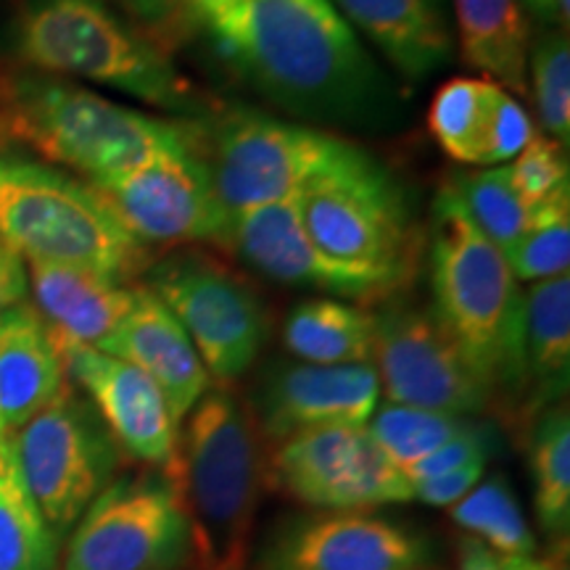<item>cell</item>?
Instances as JSON below:
<instances>
[{
    "label": "cell",
    "instance_id": "e0dca14e",
    "mask_svg": "<svg viewBox=\"0 0 570 570\" xmlns=\"http://www.w3.org/2000/svg\"><path fill=\"white\" fill-rule=\"evenodd\" d=\"M59 344L67 377L88 394L111 439L132 460L169 473L177 458V425L159 386L130 362L96 346Z\"/></svg>",
    "mask_w": 570,
    "mask_h": 570
},
{
    "label": "cell",
    "instance_id": "5b68a950",
    "mask_svg": "<svg viewBox=\"0 0 570 570\" xmlns=\"http://www.w3.org/2000/svg\"><path fill=\"white\" fill-rule=\"evenodd\" d=\"M0 240L24 262L80 267L130 283L151 267L106 198L53 164L0 151Z\"/></svg>",
    "mask_w": 570,
    "mask_h": 570
},
{
    "label": "cell",
    "instance_id": "2e32d148",
    "mask_svg": "<svg viewBox=\"0 0 570 570\" xmlns=\"http://www.w3.org/2000/svg\"><path fill=\"white\" fill-rule=\"evenodd\" d=\"M219 246L269 281L323 291L344 302L373 304L394 294L375 277L354 273L320 252L302 223L296 198L230 217Z\"/></svg>",
    "mask_w": 570,
    "mask_h": 570
},
{
    "label": "cell",
    "instance_id": "4dcf8cb0",
    "mask_svg": "<svg viewBox=\"0 0 570 570\" xmlns=\"http://www.w3.org/2000/svg\"><path fill=\"white\" fill-rule=\"evenodd\" d=\"M473 425L470 417L444 415V412L404 407V404H383L367 420V433L386 458L407 470L439 446L449 444Z\"/></svg>",
    "mask_w": 570,
    "mask_h": 570
},
{
    "label": "cell",
    "instance_id": "ab89813d",
    "mask_svg": "<svg viewBox=\"0 0 570 570\" xmlns=\"http://www.w3.org/2000/svg\"><path fill=\"white\" fill-rule=\"evenodd\" d=\"M502 558V554H499ZM508 570H568L560 558H537V554H525V558H502Z\"/></svg>",
    "mask_w": 570,
    "mask_h": 570
},
{
    "label": "cell",
    "instance_id": "d6986e66",
    "mask_svg": "<svg viewBox=\"0 0 570 570\" xmlns=\"http://www.w3.org/2000/svg\"><path fill=\"white\" fill-rule=\"evenodd\" d=\"M428 127L454 161L473 167H502L537 138L515 96L487 77H454L441 85Z\"/></svg>",
    "mask_w": 570,
    "mask_h": 570
},
{
    "label": "cell",
    "instance_id": "ac0fdd59",
    "mask_svg": "<svg viewBox=\"0 0 570 570\" xmlns=\"http://www.w3.org/2000/svg\"><path fill=\"white\" fill-rule=\"evenodd\" d=\"M381 383L370 362L362 365H277L256 394V425L283 441L327 425H367L377 410Z\"/></svg>",
    "mask_w": 570,
    "mask_h": 570
},
{
    "label": "cell",
    "instance_id": "d6a6232c",
    "mask_svg": "<svg viewBox=\"0 0 570 570\" xmlns=\"http://www.w3.org/2000/svg\"><path fill=\"white\" fill-rule=\"evenodd\" d=\"M529 80L539 122L558 146L568 148L570 138V46L562 27L541 32L529 48Z\"/></svg>",
    "mask_w": 570,
    "mask_h": 570
},
{
    "label": "cell",
    "instance_id": "9a60e30c",
    "mask_svg": "<svg viewBox=\"0 0 570 570\" xmlns=\"http://www.w3.org/2000/svg\"><path fill=\"white\" fill-rule=\"evenodd\" d=\"M431 544L420 533L370 512L285 520L269 533L254 570H428Z\"/></svg>",
    "mask_w": 570,
    "mask_h": 570
},
{
    "label": "cell",
    "instance_id": "7c38bea8",
    "mask_svg": "<svg viewBox=\"0 0 570 570\" xmlns=\"http://www.w3.org/2000/svg\"><path fill=\"white\" fill-rule=\"evenodd\" d=\"M269 481L315 510L367 512L410 502L412 483L370 439L365 425H327L277 441Z\"/></svg>",
    "mask_w": 570,
    "mask_h": 570
},
{
    "label": "cell",
    "instance_id": "8fae6325",
    "mask_svg": "<svg viewBox=\"0 0 570 570\" xmlns=\"http://www.w3.org/2000/svg\"><path fill=\"white\" fill-rule=\"evenodd\" d=\"M151 294L194 341L219 383L244 377L267 338V312L238 275L204 254H175L148 267Z\"/></svg>",
    "mask_w": 570,
    "mask_h": 570
},
{
    "label": "cell",
    "instance_id": "f546056e",
    "mask_svg": "<svg viewBox=\"0 0 570 570\" xmlns=\"http://www.w3.org/2000/svg\"><path fill=\"white\" fill-rule=\"evenodd\" d=\"M449 188L458 196L460 206L473 219V225L502 254L510 252V246L531 223L533 206H525L518 190L512 188L508 164L487 167L481 173L454 175Z\"/></svg>",
    "mask_w": 570,
    "mask_h": 570
},
{
    "label": "cell",
    "instance_id": "ffe728a7",
    "mask_svg": "<svg viewBox=\"0 0 570 570\" xmlns=\"http://www.w3.org/2000/svg\"><path fill=\"white\" fill-rule=\"evenodd\" d=\"M96 348L130 362L132 367L151 377L167 399V407L177 425L212 389V375L204 367L194 341L146 285L135 294L130 315Z\"/></svg>",
    "mask_w": 570,
    "mask_h": 570
},
{
    "label": "cell",
    "instance_id": "60d3db41",
    "mask_svg": "<svg viewBox=\"0 0 570 570\" xmlns=\"http://www.w3.org/2000/svg\"><path fill=\"white\" fill-rule=\"evenodd\" d=\"M520 3L529 6V11L541 21V24H547V27H560L558 3H554V0H520ZM566 32H568V30H566Z\"/></svg>",
    "mask_w": 570,
    "mask_h": 570
},
{
    "label": "cell",
    "instance_id": "ba28073f",
    "mask_svg": "<svg viewBox=\"0 0 570 570\" xmlns=\"http://www.w3.org/2000/svg\"><path fill=\"white\" fill-rule=\"evenodd\" d=\"M9 439L21 479L59 539L114 481L122 454L92 404L69 383Z\"/></svg>",
    "mask_w": 570,
    "mask_h": 570
},
{
    "label": "cell",
    "instance_id": "52a82bcc",
    "mask_svg": "<svg viewBox=\"0 0 570 570\" xmlns=\"http://www.w3.org/2000/svg\"><path fill=\"white\" fill-rule=\"evenodd\" d=\"M302 223L333 262L396 291L410 281L417 225L394 175L365 148L336 138L296 196Z\"/></svg>",
    "mask_w": 570,
    "mask_h": 570
},
{
    "label": "cell",
    "instance_id": "f1b7e54d",
    "mask_svg": "<svg viewBox=\"0 0 570 570\" xmlns=\"http://www.w3.org/2000/svg\"><path fill=\"white\" fill-rule=\"evenodd\" d=\"M449 515L460 529H465L470 537L502 558L537 554V539L504 475L481 479L465 499L449 508Z\"/></svg>",
    "mask_w": 570,
    "mask_h": 570
},
{
    "label": "cell",
    "instance_id": "f35d334b",
    "mask_svg": "<svg viewBox=\"0 0 570 570\" xmlns=\"http://www.w3.org/2000/svg\"><path fill=\"white\" fill-rule=\"evenodd\" d=\"M460 570H508L502 558L491 552L479 539L465 537L460 541Z\"/></svg>",
    "mask_w": 570,
    "mask_h": 570
},
{
    "label": "cell",
    "instance_id": "7bdbcfd3",
    "mask_svg": "<svg viewBox=\"0 0 570 570\" xmlns=\"http://www.w3.org/2000/svg\"><path fill=\"white\" fill-rule=\"evenodd\" d=\"M431 3H433V6H436V9H439V6H441V0H431Z\"/></svg>",
    "mask_w": 570,
    "mask_h": 570
},
{
    "label": "cell",
    "instance_id": "8d00e7d4",
    "mask_svg": "<svg viewBox=\"0 0 570 570\" xmlns=\"http://www.w3.org/2000/svg\"><path fill=\"white\" fill-rule=\"evenodd\" d=\"M483 473H487V462H470L465 468L449 470L439 479L412 487V499L431 504V508H454L460 499H465L470 491L479 487Z\"/></svg>",
    "mask_w": 570,
    "mask_h": 570
},
{
    "label": "cell",
    "instance_id": "7a4b0ae2",
    "mask_svg": "<svg viewBox=\"0 0 570 570\" xmlns=\"http://www.w3.org/2000/svg\"><path fill=\"white\" fill-rule=\"evenodd\" d=\"M194 140V122L156 119L63 77L0 69V151L27 146L85 183L127 175Z\"/></svg>",
    "mask_w": 570,
    "mask_h": 570
},
{
    "label": "cell",
    "instance_id": "9c48e42d",
    "mask_svg": "<svg viewBox=\"0 0 570 570\" xmlns=\"http://www.w3.org/2000/svg\"><path fill=\"white\" fill-rule=\"evenodd\" d=\"M194 544L167 473L111 481L71 525L59 570H183Z\"/></svg>",
    "mask_w": 570,
    "mask_h": 570
},
{
    "label": "cell",
    "instance_id": "30bf717a",
    "mask_svg": "<svg viewBox=\"0 0 570 570\" xmlns=\"http://www.w3.org/2000/svg\"><path fill=\"white\" fill-rule=\"evenodd\" d=\"M336 135L233 109L198 132V154L227 219L262 206L294 202L331 154Z\"/></svg>",
    "mask_w": 570,
    "mask_h": 570
},
{
    "label": "cell",
    "instance_id": "b9f144b4",
    "mask_svg": "<svg viewBox=\"0 0 570 570\" xmlns=\"http://www.w3.org/2000/svg\"><path fill=\"white\" fill-rule=\"evenodd\" d=\"M235 3H240V0H188V6H190V11H194V17L202 19V21L214 17V13L230 9V6H235Z\"/></svg>",
    "mask_w": 570,
    "mask_h": 570
},
{
    "label": "cell",
    "instance_id": "277c9868",
    "mask_svg": "<svg viewBox=\"0 0 570 570\" xmlns=\"http://www.w3.org/2000/svg\"><path fill=\"white\" fill-rule=\"evenodd\" d=\"M433 315L452 333L491 396H523V291L444 185L431 223Z\"/></svg>",
    "mask_w": 570,
    "mask_h": 570
},
{
    "label": "cell",
    "instance_id": "7402d4cb",
    "mask_svg": "<svg viewBox=\"0 0 570 570\" xmlns=\"http://www.w3.org/2000/svg\"><path fill=\"white\" fill-rule=\"evenodd\" d=\"M53 333L30 304L0 312V436H11L67 386Z\"/></svg>",
    "mask_w": 570,
    "mask_h": 570
},
{
    "label": "cell",
    "instance_id": "3957f363",
    "mask_svg": "<svg viewBox=\"0 0 570 570\" xmlns=\"http://www.w3.org/2000/svg\"><path fill=\"white\" fill-rule=\"evenodd\" d=\"M169 470L190 529L196 570H246L267 465L244 399L209 389L183 420Z\"/></svg>",
    "mask_w": 570,
    "mask_h": 570
},
{
    "label": "cell",
    "instance_id": "484cf974",
    "mask_svg": "<svg viewBox=\"0 0 570 570\" xmlns=\"http://www.w3.org/2000/svg\"><path fill=\"white\" fill-rule=\"evenodd\" d=\"M283 344L306 365H362L373 360L375 315L341 298H309L285 320Z\"/></svg>",
    "mask_w": 570,
    "mask_h": 570
},
{
    "label": "cell",
    "instance_id": "8992f818",
    "mask_svg": "<svg viewBox=\"0 0 570 570\" xmlns=\"http://www.w3.org/2000/svg\"><path fill=\"white\" fill-rule=\"evenodd\" d=\"M17 53L27 69L106 85L159 109L185 114L196 106L169 51L109 0H21Z\"/></svg>",
    "mask_w": 570,
    "mask_h": 570
},
{
    "label": "cell",
    "instance_id": "4316f807",
    "mask_svg": "<svg viewBox=\"0 0 570 570\" xmlns=\"http://www.w3.org/2000/svg\"><path fill=\"white\" fill-rule=\"evenodd\" d=\"M59 541L21 479L11 439L0 436V570H59Z\"/></svg>",
    "mask_w": 570,
    "mask_h": 570
},
{
    "label": "cell",
    "instance_id": "e575fe53",
    "mask_svg": "<svg viewBox=\"0 0 570 570\" xmlns=\"http://www.w3.org/2000/svg\"><path fill=\"white\" fill-rule=\"evenodd\" d=\"M125 11L127 21L148 35L164 51L180 46L185 32L194 24L188 0H111Z\"/></svg>",
    "mask_w": 570,
    "mask_h": 570
},
{
    "label": "cell",
    "instance_id": "cb8c5ba5",
    "mask_svg": "<svg viewBox=\"0 0 570 570\" xmlns=\"http://www.w3.org/2000/svg\"><path fill=\"white\" fill-rule=\"evenodd\" d=\"M523 367L529 412L566 399L570 381V277L531 283L523 294Z\"/></svg>",
    "mask_w": 570,
    "mask_h": 570
},
{
    "label": "cell",
    "instance_id": "83f0119b",
    "mask_svg": "<svg viewBox=\"0 0 570 570\" xmlns=\"http://www.w3.org/2000/svg\"><path fill=\"white\" fill-rule=\"evenodd\" d=\"M533 504L541 531L566 539L570 529V417L566 404L539 412L529 439Z\"/></svg>",
    "mask_w": 570,
    "mask_h": 570
},
{
    "label": "cell",
    "instance_id": "5bb4252c",
    "mask_svg": "<svg viewBox=\"0 0 570 570\" xmlns=\"http://www.w3.org/2000/svg\"><path fill=\"white\" fill-rule=\"evenodd\" d=\"M90 185L106 198L119 223L146 246L219 244L227 227V214L214 196L209 169L198 154V130L190 146Z\"/></svg>",
    "mask_w": 570,
    "mask_h": 570
},
{
    "label": "cell",
    "instance_id": "603a6c76",
    "mask_svg": "<svg viewBox=\"0 0 570 570\" xmlns=\"http://www.w3.org/2000/svg\"><path fill=\"white\" fill-rule=\"evenodd\" d=\"M352 30H360L407 80L428 75L452 59V38L441 9L431 0H331Z\"/></svg>",
    "mask_w": 570,
    "mask_h": 570
},
{
    "label": "cell",
    "instance_id": "1f68e13d",
    "mask_svg": "<svg viewBox=\"0 0 570 570\" xmlns=\"http://www.w3.org/2000/svg\"><path fill=\"white\" fill-rule=\"evenodd\" d=\"M508 265L518 281L539 283L568 275L570 262V185L533 206L531 223L510 246Z\"/></svg>",
    "mask_w": 570,
    "mask_h": 570
},
{
    "label": "cell",
    "instance_id": "44dd1931",
    "mask_svg": "<svg viewBox=\"0 0 570 570\" xmlns=\"http://www.w3.org/2000/svg\"><path fill=\"white\" fill-rule=\"evenodd\" d=\"M35 312L61 344L98 346L130 315L138 285H127L90 269L27 262Z\"/></svg>",
    "mask_w": 570,
    "mask_h": 570
},
{
    "label": "cell",
    "instance_id": "6da1fadb",
    "mask_svg": "<svg viewBox=\"0 0 570 570\" xmlns=\"http://www.w3.org/2000/svg\"><path fill=\"white\" fill-rule=\"evenodd\" d=\"M204 24L217 53L277 109L365 130L396 119V88L331 0H240Z\"/></svg>",
    "mask_w": 570,
    "mask_h": 570
},
{
    "label": "cell",
    "instance_id": "d590c367",
    "mask_svg": "<svg viewBox=\"0 0 570 570\" xmlns=\"http://www.w3.org/2000/svg\"><path fill=\"white\" fill-rule=\"evenodd\" d=\"M494 441L497 433L491 431L489 425L473 423L465 433H460L458 439H452L449 444L439 446L436 452H431L428 458L415 462V465H410L404 470V475H407L412 487H417V483L423 481L439 479V475L449 473V470L465 468L470 462H489Z\"/></svg>",
    "mask_w": 570,
    "mask_h": 570
},
{
    "label": "cell",
    "instance_id": "4fadbf2b",
    "mask_svg": "<svg viewBox=\"0 0 570 570\" xmlns=\"http://www.w3.org/2000/svg\"><path fill=\"white\" fill-rule=\"evenodd\" d=\"M375 373L391 404L473 417L494 396L433 312L389 306L375 315Z\"/></svg>",
    "mask_w": 570,
    "mask_h": 570
},
{
    "label": "cell",
    "instance_id": "836d02e7",
    "mask_svg": "<svg viewBox=\"0 0 570 570\" xmlns=\"http://www.w3.org/2000/svg\"><path fill=\"white\" fill-rule=\"evenodd\" d=\"M508 169L512 188L518 190L525 206L544 204L558 190L568 188V161L554 140L533 138L512 164H508Z\"/></svg>",
    "mask_w": 570,
    "mask_h": 570
},
{
    "label": "cell",
    "instance_id": "74e56055",
    "mask_svg": "<svg viewBox=\"0 0 570 570\" xmlns=\"http://www.w3.org/2000/svg\"><path fill=\"white\" fill-rule=\"evenodd\" d=\"M27 294H30V281H27L24 259L0 240V312L24 304Z\"/></svg>",
    "mask_w": 570,
    "mask_h": 570
},
{
    "label": "cell",
    "instance_id": "d4e9b609",
    "mask_svg": "<svg viewBox=\"0 0 570 570\" xmlns=\"http://www.w3.org/2000/svg\"><path fill=\"white\" fill-rule=\"evenodd\" d=\"M462 61L508 92H529L531 21L520 0H452Z\"/></svg>",
    "mask_w": 570,
    "mask_h": 570
}]
</instances>
